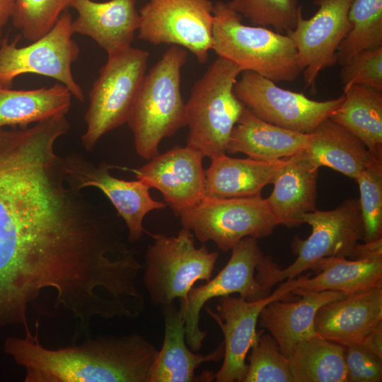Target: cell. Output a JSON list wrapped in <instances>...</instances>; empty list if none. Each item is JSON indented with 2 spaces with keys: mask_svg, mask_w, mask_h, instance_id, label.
Returning <instances> with one entry per match:
<instances>
[{
  "mask_svg": "<svg viewBox=\"0 0 382 382\" xmlns=\"http://www.w3.org/2000/svg\"><path fill=\"white\" fill-rule=\"evenodd\" d=\"M212 50L242 71L273 81H292L302 72L292 40L266 27L242 23V16L224 1L213 6Z\"/></svg>",
  "mask_w": 382,
  "mask_h": 382,
  "instance_id": "obj_4",
  "label": "cell"
},
{
  "mask_svg": "<svg viewBox=\"0 0 382 382\" xmlns=\"http://www.w3.org/2000/svg\"><path fill=\"white\" fill-rule=\"evenodd\" d=\"M72 95L62 83L34 89L0 86V128H25L57 115H66Z\"/></svg>",
  "mask_w": 382,
  "mask_h": 382,
  "instance_id": "obj_27",
  "label": "cell"
},
{
  "mask_svg": "<svg viewBox=\"0 0 382 382\" xmlns=\"http://www.w3.org/2000/svg\"><path fill=\"white\" fill-rule=\"evenodd\" d=\"M359 185L364 242L382 238V162L363 169L354 178Z\"/></svg>",
  "mask_w": 382,
  "mask_h": 382,
  "instance_id": "obj_34",
  "label": "cell"
},
{
  "mask_svg": "<svg viewBox=\"0 0 382 382\" xmlns=\"http://www.w3.org/2000/svg\"><path fill=\"white\" fill-rule=\"evenodd\" d=\"M165 323L162 347L151 366L149 382L204 381L195 370L205 362L218 361L224 357V342L211 353H195L186 345L185 323L180 308L173 303L161 306Z\"/></svg>",
  "mask_w": 382,
  "mask_h": 382,
  "instance_id": "obj_22",
  "label": "cell"
},
{
  "mask_svg": "<svg viewBox=\"0 0 382 382\" xmlns=\"http://www.w3.org/2000/svg\"><path fill=\"white\" fill-rule=\"evenodd\" d=\"M354 0H313L318 6L310 18L302 11L295 28L287 35L297 50L305 87L316 92L320 72L337 63V51L351 28L348 13Z\"/></svg>",
  "mask_w": 382,
  "mask_h": 382,
  "instance_id": "obj_15",
  "label": "cell"
},
{
  "mask_svg": "<svg viewBox=\"0 0 382 382\" xmlns=\"http://www.w3.org/2000/svg\"><path fill=\"white\" fill-rule=\"evenodd\" d=\"M311 134L308 146L291 157L309 168L326 166L354 179L365 168L382 162L359 138L329 117Z\"/></svg>",
  "mask_w": 382,
  "mask_h": 382,
  "instance_id": "obj_20",
  "label": "cell"
},
{
  "mask_svg": "<svg viewBox=\"0 0 382 382\" xmlns=\"http://www.w3.org/2000/svg\"><path fill=\"white\" fill-rule=\"evenodd\" d=\"M329 118L359 138L372 155L382 161V91L352 85Z\"/></svg>",
  "mask_w": 382,
  "mask_h": 382,
  "instance_id": "obj_28",
  "label": "cell"
},
{
  "mask_svg": "<svg viewBox=\"0 0 382 382\" xmlns=\"http://www.w3.org/2000/svg\"><path fill=\"white\" fill-rule=\"evenodd\" d=\"M71 23L72 17L66 11L47 33L26 46L18 47L17 40L3 39L0 45V86L11 87L18 76L34 74L55 79L76 99L84 102L83 89L71 69L80 53L72 38Z\"/></svg>",
  "mask_w": 382,
  "mask_h": 382,
  "instance_id": "obj_10",
  "label": "cell"
},
{
  "mask_svg": "<svg viewBox=\"0 0 382 382\" xmlns=\"http://www.w3.org/2000/svg\"><path fill=\"white\" fill-rule=\"evenodd\" d=\"M228 5L257 26H272L279 33L292 30L302 6L298 0H231Z\"/></svg>",
  "mask_w": 382,
  "mask_h": 382,
  "instance_id": "obj_32",
  "label": "cell"
},
{
  "mask_svg": "<svg viewBox=\"0 0 382 382\" xmlns=\"http://www.w3.org/2000/svg\"><path fill=\"white\" fill-rule=\"evenodd\" d=\"M361 345L382 358V324L374 329Z\"/></svg>",
  "mask_w": 382,
  "mask_h": 382,
  "instance_id": "obj_37",
  "label": "cell"
},
{
  "mask_svg": "<svg viewBox=\"0 0 382 382\" xmlns=\"http://www.w3.org/2000/svg\"><path fill=\"white\" fill-rule=\"evenodd\" d=\"M213 6L211 0H149L139 11L137 37L182 47L205 64L212 47Z\"/></svg>",
  "mask_w": 382,
  "mask_h": 382,
  "instance_id": "obj_11",
  "label": "cell"
},
{
  "mask_svg": "<svg viewBox=\"0 0 382 382\" xmlns=\"http://www.w3.org/2000/svg\"><path fill=\"white\" fill-rule=\"evenodd\" d=\"M149 52L132 46L108 54L88 93L83 147L91 151L100 139L127 122L146 74Z\"/></svg>",
  "mask_w": 382,
  "mask_h": 382,
  "instance_id": "obj_8",
  "label": "cell"
},
{
  "mask_svg": "<svg viewBox=\"0 0 382 382\" xmlns=\"http://www.w3.org/2000/svg\"><path fill=\"white\" fill-rule=\"evenodd\" d=\"M291 294H297L300 299L293 302L274 300L261 311L258 318L261 327L269 331L286 358L299 342L316 335L314 318L317 311L328 303L347 296L340 291H311L296 288Z\"/></svg>",
  "mask_w": 382,
  "mask_h": 382,
  "instance_id": "obj_21",
  "label": "cell"
},
{
  "mask_svg": "<svg viewBox=\"0 0 382 382\" xmlns=\"http://www.w3.org/2000/svg\"><path fill=\"white\" fill-rule=\"evenodd\" d=\"M203 158L187 146H176L131 170L150 188L157 189L166 205L178 216L204 196Z\"/></svg>",
  "mask_w": 382,
  "mask_h": 382,
  "instance_id": "obj_17",
  "label": "cell"
},
{
  "mask_svg": "<svg viewBox=\"0 0 382 382\" xmlns=\"http://www.w3.org/2000/svg\"><path fill=\"white\" fill-rule=\"evenodd\" d=\"M233 91L253 115L270 124L305 134L316 127L342 104L344 96L324 101L285 90L251 71H243Z\"/></svg>",
  "mask_w": 382,
  "mask_h": 382,
  "instance_id": "obj_12",
  "label": "cell"
},
{
  "mask_svg": "<svg viewBox=\"0 0 382 382\" xmlns=\"http://www.w3.org/2000/svg\"><path fill=\"white\" fill-rule=\"evenodd\" d=\"M178 217L183 227L192 231L199 241H212L224 252L244 238H265L279 225L267 199L261 195L233 198L204 196Z\"/></svg>",
  "mask_w": 382,
  "mask_h": 382,
  "instance_id": "obj_9",
  "label": "cell"
},
{
  "mask_svg": "<svg viewBox=\"0 0 382 382\" xmlns=\"http://www.w3.org/2000/svg\"><path fill=\"white\" fill-rule=\"evenodd\" d=\"M243 382H294L288 358L274 337L261 330L248 357Z\"/></svg>",
  "mask_w": 382,
  "mask_h": 382,
  "instance_id": "obj_33",
  "label": "cell"
},
{
  "mask_svg": "<svg viewBox=\"0 0 382 382\" xmlns=\"http://www.w3.org/2000/svg\"><path fill=\"white\" fill-rule=\"evenodd\" d=\"M57 140L42 122L0 128V329L73 308L101 260V213L68 182Z\"/></svg>",
  "mask_w": 382,
  "mask_h": 382,
  "instance_id": "obj_1",
  "label": "cell"
},
{
  "mask_svg": "<svg viewBox=\"0 0 382 382\" xmlns=\"http://www.w3.org/2000/svg\"><path fill=\"white\" fill-rule=\"evenodd\" d=\"M340 76L343 91L361 85L382 91V47L353 56L342 66Z\"/></svg>",
  "mask_w": 382,
  "mask_h": 382,
  "instance_id": "obj_35",
  "label": "cell"
},
{
  "mask_svg": "<svg viewBox=\"0 0 382 382\" xmlns=\"http://www.w3.org/2000/svg\"><path fill=\"white\" fill-rule=\"evenodd\" d=\"M231 256L216 277L205 284L192 287L185 303L180 302L183 314L185 340L193 352L199 351L207 334L199 326V313L204 304L213 298L238 294L248 301L270 294L255 278L256 267L263 257L256 238L246 237L232 249Z\"/></svg>",
  "mask_w": 382,
  "mask_h": 382,
  "instance_id": "obj_13",
  "label": "cell"
},
{
  "mask_svg": "<svg viewBox=\"0 0 382 382\" xmlns=\"http://www.w3.org/2000/svg\"><path fill=\"white\" fill-rule=\"evenodd\" d=\"M3 349L25 382H149L158 351L137 333L51 349L40 341L39 324L32 335L8 337Z\"/></svg>",
  "mask_w": 382,
  "mask_h": 382,
  "instance_id": "obj_2",
  "label": "cell"
},
{
  "mask_svg": "<svg viewBox=\"0 0 382 382\" xmlns=\"http://www.w3.org/2000/svg\"><path fill=\"white\" fill-rule=\"evenodd\" d=\"M288 359L294 382H347L344 346L317 335L299 342Z\"/></svg>",
  "mask_w": 382,
  "mask_h": 382,
  "instance_id": "obj_29",
  "label": "cell"
},
{
  "mask_svg": "<svg viewBox=\"0 0 382 382\" xmlns=\"http://www.w3.org/2000/svg\"><path fill=\"white\" fill-rule=\"evenodd\" d=\"M303 277L286 279L272 294L257 300L248 301L229 295L219 297L217 313L205 308L224 337V361L215 374L216 381L243 382L248 371L247 354L260 332L256 330V325L261 311L274 300H284L301 283Z\"/></svg>",
  "mask_w": 382,
  "mask_h": 382,
  "instance_id": "obj_14",
  "label": "cell"
},
{
  "mask_svg": "<svg viewBox=\"0 0 382 382\" xmlns=\"http://www.w3.org/2000/svg\"><path fill=\"white\" fill-rule=\"evenodd\" d=\"M187 56L185 48L172 45L144 76L126 122L143 158L158 155L160 142L186 126L180 83Z\"/></svg>",
  "mask_w": 382,
  "mask_h": 382,
  "instance_id": "obj_3",
  "label": "cell"
},
{
  "mask_svg": "<svg viewBox=\"0 0 382 382\" xmlns=\"http://www.w3.org/2000/svg\"><path fill=\"white\" fill-rule=\"evenodd\" d=\"M311 137V134L267 122L244 107L232 130L226 152L241 153L257 161H276L301 151L308 146Z\"/></svg>",
  "mask_w": 382,
  "mask_h": 382,
  "instance_id": "obj_23",
  "label": "cell"
},
{
  "mask_svg": "<svg viewBox=\"0 0 382 382\" xmlns=\"http://www.w3.org/2000/svg\"><path fill=\"white\" fill-rule=\"evenodd\" d=\"M311 270L318 274L304 276L296 289L311 291H335L347 296L382 287V257L359 258L328 257Z\"/></svg>",
  "mask_w": 382,
  "mask_h": 382,
  "instance_id": "obj_26",
  "label": "cell"
},
{
  "mask_svg": "<svg viewBox=\"0 0 382 382\" xmlns=\"http://www.w3.org/2000/svg\"><path fill=\"white\" fill-rule=\"evenodd\" d=\"M301 222L312 228L306 240L294 237L291 248L296 260L281 269L269 256H263L256 267V279L265 289L284 280L294 279L328 257H351L359 241L363 240L364 225L358 199L344 201L329 211L315 209L304 214Z\"/></svg>",
  "mask_w": 382,
  "mask_h": 382,
  "instance_id": "obj_6",
  "label": "cell"
},
{
  "mask_svg": "<svg viewBox=\"0 0 382 382\" xmlns=\"http://www.w3.org/2000/svg\"><path fill=\"white\" fill-rule=\"evenodd\" d=\"M242 70L219 57L193 85L185 103L187 146L210 159L226 154L232 130L244 108L233 87Z\"/></svg>",
  "mask_w": 382,
  "mask_h": 382,
  "instance_id": "obj_5",
  "label": "cell"
},
{
  "mask_svg": "<svg viewBox=\"0 0 382 382\" xmlns=\"http://www.w3.org/2000/svg\"><path fill=\"white\" fill-rule=\"evenodd\" d=\"M287 158L263 161L226 154L211 159L205 170L204 196L219 198L260 196L286 163Z\"/></svg>",
  "mask_w": 382,
  "mask_h": 382,
  "instance_id": "obj_24",
  "label": "cell"
},
{
  "mask_svg": "<svg viewBox=\"0 0 382 382\" xmlns=\"http://www.w3.org/2000/svg\"><path fill=\"white\" fill-rule=\"evenodd\" d=\"M149 235L154 243L146 251L143 282L151 302L161 307L180 299L185 303L197 281L211 279L219 253L204 245L196 248L195 235L186 228L176 236Z\"/></svg>",
  "mask_w": 382,
  "mask_h": 382,
  "instance_id": "obj_7",
  "label": "cell"
},
{
  "mask_svg": "<svg viewBox=\"0 0 382 382\" xmlns=\"http://www.w3.org/2000/svg\"><path fill=\"white\" fill-rule=\"evenodd\" d=\"M13 11L12 0H0V45L2 42L3 30L11 18Z\"/></svg>",
  "mask_w": 382,
  "mask_h": 382,
  "instance_id": "obj_38",
  "label": "cell"
},
{
  "mask_svg": "<svg viewBox=\"0 0 382 382\" xmlns=\"http://www.w3.org/2000/svg\"><path fill=\"white\" fill-rule=\"evenodd\" d=\"M137 0H75L78 13L72 20L73 33L91 38L110 54L131 47L139 25Z\"/></svg>",
  "mask_w": 382,
  "mask_h": 382,
  "instance_id": "obj_19",
  "label": "cell"
},
{
  "mask_svg": "<svg viewBox=\"0 0 382 382\" xmlns=\"http://www.w3.org/2000/svg\"><path fill=\"white\" fill-rule=\"evenodd\" d=\"M69 183L78 190L94 187L101 190L123 219L127 230L129 243L139 241L144 233L143 226L146 215L154 210L163 209L166 204L154 199L150 187L141 180H125L112 176L106 163L96 166L79 154H70L63 158Z\"/></svg>",
  "mask_w": 382,
  "mask_h": 382,
  "instance_id": "obj_16",
  "label": "cell"
},
{
  "mask_svg": "<svg viewBox=\"0 0 382 382\" xmlns=\"http://www.w3.org/2000/svg\"><path fill=\"white\" fill-rule=\"evenodd\" d=\"M382 324V287L322 306L314 318L317 335L347 346L361 344Z\"/></svg>",
  "mask_w": 382,
  "mask_h": 382,
  "instance_id": "obj_18",
  "label": "cell"
},
{
  "mask_svg": "<svg viewBox=\"0 0 382 382\" xmlns=\"http://www.w3.org/2000/svg\"><path fill=\"white\" fill-rule=\"evenodd\" d=\"M347 382H381L382 358L361 344L344 346Z\"/></svg>",
  "mask_w": 382,
  "mask_h": 382,
  "instance_id": "obj_36",
  "label": "cell"
},
{
  "mask_svg": "<svg viewBox=\"0 0 382 382\" xmlns=\"http://www.w3.org/2000/svg\"><path fill=\"white\" fill-rule=\"evenodd\" d=\"M348 20L351 28L337 51L341 66L364 50L382 47V0H354Z\"/></svg>",
  "mask_w": 382,
  "mask_h": 382,
  "instance_id": "obj_30",
  "label": "cell"
},
{
  "mask_svg": "<svg viewBox=\"0 0 382 382\" xmlns=\"http://www.w3.org/2000/svg\"><path fill=\"white\" fill-rule=\"evenodd\" d=\"M318 174V169L287 158L273 181V191L266 198L279 225L298 226L304 214L316 209Z\"/></svg>",
  "mask_w": 382,
  "mask_h": 382,
  "instance_id": "obj_25",
  "label": "cell"
},
{
  "mask_svg": "<svg viewBox=\"0 0 382 382\" xmlns=\"http://www.w3.org/2000/svg\"><path fill=\"white\" fill-rule=\"evenodd\" d=\"M75 0H12L11 20L21 36L33 42L47 33Z\"/></svg>",
  "mask_w": 382,
  "mask_h": 382,
  "instance_id": "obj_31",
  "label": "cell"
}]
</instances>
